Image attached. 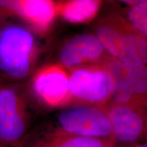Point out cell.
<instances>
[{
  "instance_id": "2",
  "label": "cell",
  "mask_w": 147,
  "mask_h": 147,
  "mask_svg": "<svg viewBox=\"0 0 147 147\" xmlns=\"http://www.w3.org/2000/svg\"><path fill=\"white\" fill-rule=\"evenodd\" d=\"M36 55V41L29 31L16 25L0 29V71L9 78H26Z\"/></svg>"
},
{
  "instance_id": "15",
  "label": "cell",
  "mask_w": 147,
  "mask_h": 147,
  "mask_svg": "<svg viewBox=\"0 0 147 147\" xmlns=\"http://www.w3.org/2000/svg\"><path fill=\"white\" fill-rule=\"evenodd\" d=\"M134 146V145H130V146H115V147H133Z\"/></svg>"
},
{
  "instance_id": "17",
  "label": "cell",
  "mask_w": 147,
  "mask_h": 147,
  "mask_svg": "<svg viewBox=\"0 0 147 147\" xmlns=\"http://www.w3.org/2000/svg\"><path fill=\"white\" fill-rule=\"evenodd\" d=\"M0 147H1V146H0Z\"/></svg>"
},
{
  "instance_id": "14",
  "label": "cell",
  "mask_w": 147,
  "mask_h": 147,
  "mask_svg": "<svg viewBox=\"0 0 147 147\" xmlns=\"http://www.w3.org/2000/svg\"><path fill=\"white\" fill-rule=\"evenodd\" d=\"M133 147H147V141L140 144H135Z\"/></svg>"
},
{
  "instance_id": "3",
  "label": "cell",
  "mask_w": 147,
  "mask_h": 147,
  "mask_svg": "<svg viewBox=\"0 0 147 147\" xmlns=\"http://www.w3.org/2000/svg\"><path fill=\"white\" fill-rule=\"evenodd\" d=\"M100 65L113 77L114 102L147 112V66L124 63L110 57Z\"/></svg>"
},
{
  "instance_id": "4",
  "label": "cell",
  "mask_w": 147,
  "mask_h": 147,
  "mask_svg": "<svg viewBox=\"0 0 147 147\" xmlns=\"http://www.w3.org/2000/svg\"><path fill=\"white\" fill-rule=\"evenodd\" d=\"M69 87L75 104L97 106L113 95V79L100 65H89L71 69Z\"/></svg>"
},
{
  "instance_id": "7",
  "label": "cell",
  "mask_w": 147,
  "mask_h": 147,
  "mask_svg": "<svg viewBox=\"0 0 147 147\" xmlns=\"http://www.w3.org/2000/svg\"><path fill=\"white\" fill-rule=\"evenodd\" d=\"M116 142L135 145L140 140L147 141V112L126 104L110 102L104 107Z\"/></svg>"
},
{
  "instance_id": "16",
  "label": "cell",
  "mask_w": 147,
  "mask_h": 147,
  "mask_svg": "<svg viewBox=\"0 0 147 147\" xmlns=\"http://www.w3.org/2000/svg\"><path fill=\"white\" fill-rule=\"evenodd\" d=\"M3 85H2V84H1V80H0V88H1V87H3Z\"/></svg>"
},
{
  "instance_id": "5",
  "label": "cell",
  "mask_w": 147,
  "mask_h": 147,
  "mask_svg": "<svg viewBox=\"0 0 147 147\" xmlns=\"http://www.w3.org/2000/svg\"><path fill=\"white\" fill-rule=\"evenodd\" d=\"M57 120L56 129L64 133L98 138L113 137L111 123L103 107L74 104L61 110Z\"/></svg>"
},
{
  "instance_id": "6",
  "label": "cell",
  "mask_w": 147,
  "mask_h": 147,
  "mask_svg": "<svg viewBox=\"0 0 147 147\" xmlns=\"http://www.w3.org/2000/svg\"><path fill=\"white\" fill-rule=\"evenodd\" d=\"M27 103L16 88H0V146L20 147L29 127Z\"/></svg>"
},
{
  "instance_id": "8",
  "label": "cell",
  "mask_w": 147,
  "mask_h": 147,
  "mask_svg": "<svg viewBox=\"0 0 147 147\" xmlns=\"http://www.w3.org/2000/svg\"><path fill=\"white\" fill-rule=\"evenodd\" d=\"M37 98L49 108H59L72 102L69 73L59 64H49L38 69L32 78Z\"/></svg>"
},
{
  "instance_id": "11",
  "label": "cell",
  "mask_w": 147,
  "mask_h": 147,
  "mask_svg": "<svg viewBox=\"0 0 147 147\" xmlns=\"http://www.w3.org/2000/svg\"><path fill=\"white\" fill-rule=\"evenodd\" d=\"M113 137L106 138L84 137L68 134L55 129L42 134L29 142L23 143L20 147H115Z\"/></svg>"
},
{
  "instance_id": "9",
  "label": "cell",
  "mask_w": 147,
  "mask_h": 147,
  "mask_svg": "<svg viewBox=\"0 0 147 147\" xmlns=\"http://www.w3.org/2000/svg\"><path fill=\"white\" fill-rule=\"evenodd\" d=\"M100 40L94 34L75 36L61 49L59 65L70 69L89 65H100L108 57Z\"/></svg>"
},
{
  "instance_id": "1",
  "label": "cell",
  "mask_w": 147,
  "mask_h": 147,
  "mask_svg": "<svg viewBox=\"0 0 147 147\" xmlns=\"http://www.w3.org/2000/svg\"><path fill=\"white\" fill-rule=\"evenodd\" d=\"M95 36L110 57L122 63L147 66V40L118 14H110L98 21Z\"/></svg>"
},
{
  "instance_id": "10",
  "label": "cell",
  "mask_w": 147,
  "mask_h": 147,
  "mask_svg": "<svg viewBox=\"0 0 147 147\" xmlns=\"http://www.w3.org/2000/svg\"><path fill=\"white\" fill-rule=\"evenodd\" d=\"M0 10L18 16L41 34L49 31L57 15L56 2L50 0H0Z\"/></svg>"
},
{
  "instance_id": "13",
  "label": "cell",
  "mask_w": 147,
  "mask_h": 147,
  "mask_svg": "<svg viewBox=\"0 0 147 147\" xmlns=\"http://www.w3.org/2000/svg\"><path fill=\"white\" fill-rule=\"evenodd\" d=\"M124 2L130 5L127 11V20L147 40V0Z\"/></svg>"
},
{
  "instance_id": "12",
  "label": "cell",
  "mask_w": 147,
  "mask_h": 147,
  "mask_svg": "<svg viewBox=\"0 0 147 147\" xmlns=\"http://www.w3.org/2000/svg\"><path fill=\"white\" fill-rule=\"evenodd\" d=\"M101 1L97 0H71L56 2L57 14L71 23H87L97 15Z\"/></svg>"
}]
</instances>
